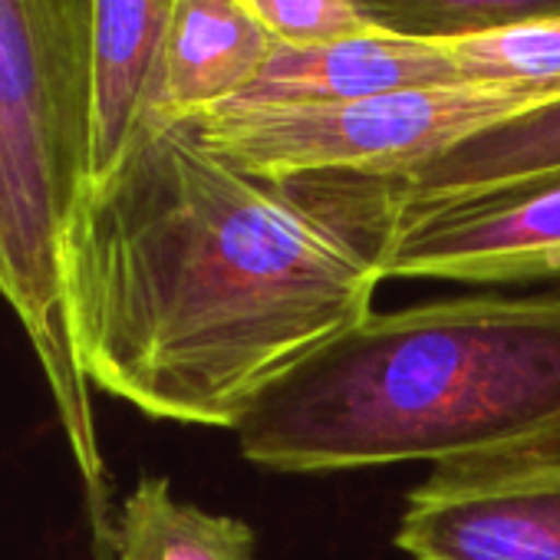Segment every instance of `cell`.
<instances>
[{
  "instance_id": "8fae6325",
  "label": "cell",
  "mask_w": 560,
  "mask_h": 560,
  "mask_svg": "<svg viewBox=\"0 0 560 560\" xmlns=\"http://www.w3.org/2000/svg\"><path fill=\"white\" fill-rule=\"evenodd\" d=\"M113 560H257L250 524L178 501L168 478H142L113 524Z\"/></svg>"
},
{
  "instance_id": "7c38bea8",
  "label": "cell",
  "mask_w": 560,
  "mask_h": 560,
  "mask_svg": "<svg viewBox=\"0 0 560 560\" xmlns=\"http://www.w3.org/2000/svg\"><path fill=\"white\" fill-rule=\"evenodd\" d=\"M363 21L383 34L455 44L560 18V0H353Z\"/></svg>"
},
{
  "instance_id": "ba28073f",
  "label": "cell",
  "mask_w": 560,
  "mask_h": 560,
  "mask_svg": "<svg viewBox=\"0 0 560 560\" xmlns=\"http://www.w3.org/2000/svg\"><path fill=\"white\" fill-rule=\"evenodd\" d=\"M172 11L175 0H96L90 191L116 172L159 113Z\"/></svg>"
},
{
  "instance_id": "5b68a950",
  "label": "cell",
  "mask_w": 560,
  "mask_h": 560,
  "mask_svg": "<svg viewBox=\"0 0 560 560\" xmlns=\"http://www.w3.org/2000/svg\"><path fill=\"white\" fill-rule=\"evenodd\" d=\"M396 547L412 560H560V448L435 465L406 494Z\"/></svg>"
},
{
  "instance_id": "6da1fadb",
  "label": "cell",
  "mask_w": 560,
  "mask_h": 560,
  "mask_svg": "<svg viewBox=\"0 0 560 560\" xmlns=\"http://www.w3.org/2000/svg\"><path fill=\"white\" fill-rule=\"evenodd\" d=\"M396 208L380 178L270 182L152 119L67 231L90 386L152 419L237 429L291 366L373 314Z\"/></svg>"
},
{
  "instance_id": "277c9868",
  "label": "cell",
  "mask_w": 560,
  "mask_h": 560,
  "mask_svg": "<svg viewBox=\"0 0 560 560\" xmlns=\"http://www.w3.org/2000/svg\"><path fill=\"white\" fill-rule=\"evenodd\" d=\"M553 103H560V93L458 83L350 103H224L188 122L211 152L270 182L317 175L393 182L501 122Z\"/></svg>"
},
{
  "instance_id": "8992f818",
  "label": "cell",
  "mask_w": 560,
  "mask_h": 560,
  "mask_svg": "<svg viewBox=\"0 0 560 560\" xmlns=\"http://www.w3.org/2000/svg\"><path fill=\"white\" fill-rule=\"evenodd\" d=\"M383 273L462 284L560 280V182L396 211Z\"/></svg>"
},
{
  "instance_id": "52a82bcc",
  "label": "cell",
  "mask_w": 560,
  "mask_h": 560,
  "mask_svg": "<svg viewBox=\"0 0 560 560\" xmlns=\"http://www.w3.org/2000/svg\"><path fill=\"white\" fill-rule=\"evenodd\" d=\"M458 83L465 80L445 44L393 37L373 27L320 47L277 44L257 83L234 103H350Z\"/></svg>"
},
{
  "instance_id": "30bf717a",
  "label": "cell",
  "mask_w": 560,
  "mask_h": 560,
  "mask_svg": "<svg viewBox=\"0 0 560 560\" xmlns=\"http://www.w3.org/2000/svg\"><path fill=\"white\" fill-rule=\"evenodd\" d=\"M380 182L396 211L560 182V103L501 122L402 178Z\"/></svg>"
},
{
  "instance_id": "9c48e42d",
  "label": "cell",
  "mask_w": 560,
  "mask_h": 560,
  "mask_svg": "<svg viewBox=\"0 0 560 560\" xmlns=\"http://www.w3.org/2000/svg\"><path fill=\"white\" fill-rule=\"evenodd\" d=\"M273 50L247 0H175L155 119H191L241 100Z\"/></svg>"
},
{
  "instance_id": "4fadbf2b",
  "label": "cell",
  "mask_w": 560,
  "mask_h": 560,
  "mask_svg": "<svg viewBox=\"0 0 560 560\" xmlns=\"http://www.w3.org/2000/svg\"><path fill=\"white\" fill-rule=\"evenodd\" d=\"M465 83H511L560 93V18L445 44Z\"/></svg>"
},
{
  "instance_id": "7a4b0ae2",
  "label": "cell",
  "mask_w": 560,
  "mask_h": 560,
  "mask_svg": "<svg viewBox=\"0 0 560 560\" xmlns=\"http://www.w3.org/2000/svg\"><path fill=\"white\" fill-rule=\"evenodd\" d=\"M277 475L465 465L560 448V298H452L370 314L237 422Z\"/></svg>"
},
{
  "instance_id": "5bb4252c",
  "label": "cell",
  "mask_w": 560,
  "mask_h": 560,
  "mask_svg": "<svg viewBox=\"0 0 560 560\" xmlns=\"http://www.w3.org/2000/svg\"><path fill=\"white\" fill-rule=\"evenodd\" d=\"M264 31L288 47H320L373 31L353 0H247Z\"/></svg>"
},
{
  "instance_id": "3957f363",
  "label": "cell",
  "mask_w": 560,
  "mask_h": 560,
  "mask_svg": "<svg viewBox=\"0 0 560 560\" xmlns=\"http://www.w3.org/2000/svg\"><path fill=\"white\" fill-rule=\"evenodd\" d=\"M96 0H0V298L31 337L77 462L93 560H113L109 471L67 314V231L93 178Z\"/></svg>"
}]
</instances>
